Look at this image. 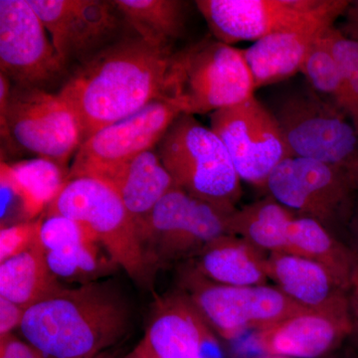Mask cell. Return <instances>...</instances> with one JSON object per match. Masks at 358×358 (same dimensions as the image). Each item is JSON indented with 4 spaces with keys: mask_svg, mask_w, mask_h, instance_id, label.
Listing matches in <instances>:
<instances>
[{
    "mask_svg": "<svg viewBox=\"0 0 358 358\" xmlns=\"http://www.w3.org/2000/svg\"><path fill=\"white\" fill-rule=\"evenodd\" d=\"M43 218L7 226L0 230V263L20 255L40 238Z\"/></svg>",
    "mask_w": 358,
    "mask_h": 358,
    "instance_id": "29",
    "label": "cell"
},
{
    "mask_svg": "<svg viewBox=\"0 0 358 358\" xmlns=\"http://www.w3.org/2000/svg\"><path fill=\"white\" fill-rule=\"evenodd\" d=\"M20 193L26 221L36 220L60 194L68 181L69 169L53 160L37 157L14 164L1 162Z\"/></svg>",
    "mask_w": 358,
    "mask_h": 358,
    "instance_id": "26",
    "label": "cell"
},
{
    "mask_svg": "<svg viewBox=\"0 0 358 358\" xmlns=\"http://www.w3.org/2000/svg\"><path fill=\"white\" fill-rule=\"evenodd\" d=\"M294 216L272 197H266L233 211L228 216V234L242 238L268 254H289L287 227Z\"/></svg>",
    "mask_w": 358,
    "mask_h": 358,
    "instance_id": "25",
    "label": "cell"
},
{
    "mask_svg": "<svg viewBox=\"0 0 358 358\" xmlns=\"http://www.w3.org/2000/svg\"><path fill=\"white\" fill-rule=\"evenodd\" d=\"M322 43L333 56L343 80L358 70V41L345 36L336 26L322 32Z\"/></svg>",
    "mask_w": 358,
    "mask_h": 358,
    "instance_id": "30",
    "label": "cell"
},
{
    "mask_svg": "<svg viewBox=\"0 0 358 358\" xmlns=\"http://www.w3.org/2000/svg\"><path fill=\"white\" fill-rule=\"evenodd\" d=\"M171 47L117 40L75 68L59 94L77 115L85 141L105 127L164 101Z\"/></svg>",
    "mask_w": 358,
    "mask_h": 358,
    "instance_id": "1",
    "label": "cell"
},
{
    "mask_svg": "<svg viewBox=\"0 0 358 358\" xmlns=\"http://www.w3.org/2000/svg\"><path fill=\"white\" fill-rule=\"evenodd\" d=\"M176 187L232 213L241 199V178L217 134L194 115L181 114L157 145Z\"/></svg>",
    "mask_w": 358,
    "mask_h": 358,
    "instance_id": "4",
    "label": "cell"
},
{
    "mask_svg": "<svg viewBox=\"0 0 358 358\" xmlns=\"http://www.w3.org/2000/svg\"><path fill=\"white\" fill-rule=\"evenodd\" d=\"M322 34L313 42L301 72L305 75L315 91L329 96V100L341 110L345 80L333 56L327 50L326 45L322 43L320 38Z\"/></svg>",
    "mask_w": 358,
    "mask_h": 358,
    "instance_id": "28",
    "label": "cell"
},
{
    "mask_svg": "<svg viewBox=\"0 0 358 358\" xmlns=\"http://www.w3.org/2000/svg\"><path fill=\"white\" fill-rule=\"evenodd\" d=\"M105 181L121 197L136 230L160 200L176 187L159 154L152 150L134 157Z\"/></svg>",
    "mask_w": 358,
    "mask_h": 358,
    "instance_id": "21",
    "label": "cell"
},
{
    "mask_svg": "<svg viewBox=\"0 0 358 358\" xmlns=\"http://www.w3.org/2000/svg\"><path fill=\"white\" fill-rule=\"evenodd\" d=\"M341 110L348 115L358 134V70L345 80Z\"/></svg>",
    "mask_w": 358,
    "mask_h": 358,
    "instance_id": "34",
    "label": "cell"
},
{
    "mask_svg": "<svg viewBox=\"0 0 358 358\" xmlns=\"http://www.w3.org/2000/svg\"><path fill=\"white\" fill-rule=\"evenodd\" d=\"M95 358H115V357L112 355V353L108 352L107 350V352L101 353L100 355H98V357Z\"/></svg>",
    "mask_w": 358,
    "mask_h": 358,
    "instance_id": "41",
    "label": "cell"
},
{
    "mask_svg": "<svg viewBox=\"0 0 358 358\" xmlns=\"http://www.w3.org/2000/svg\"><path fill=\"white\" fill-rule=\"evenodd\" d=\"M254 92L242 50L207 38L173 53L164 101L181 114H212L244 102Z\"/></svg>",
    "mask_w": 358,
    "mask_h": 358,
    "instance_id": "3",
    "label": "cell"
},
{
    "mask_svg": "<svg viewBox=\"0 0 358 358\" xmlns=\"http://www.w3.org/2000/svg\"><path fill=\"white\" fill-rule=\"evenodd\" d=\"M131 310L115 285L64 288L26 310L20 327L45 358H95L128 331Z\"/></svg>",
    "mask_w": 358,
    "mask_h": 358,
    "instance_id": "2",
    "label": "cell"
},
{
    "mask_svg": "<svg viewBox=\"0 0 358 358\" xmlns=\"http://www.w3.org/2000/svg\"><path fill=\"white\" fill-rule=\"evenodd\" d=\"M322 32L278 33L242 50L255 90L301 72L313 42Z\"/></svg>",
    "mask_w": 358,
    "mask_h": 358,
    "instance_id": "22",
    "label": "cell"
},
{
    "mask_svg": "<svg viewBox=\"0 0 358 358\" xmlns=\"http://www.w3.org/2000/svg\"><path fill=\"white\" fill-rule=\"evenodd\" d=\"M274 115L293 157L345 169L358 155L357 131L331 101L315 94L294 95Z\"/></svg>",
    "mask_w": 358,
    "mask_h": 358,
    "instance_id": "12",
    "label": "cell"
},
{
    "mask_svg": "<svg viewBox=\"0 0 358 358\" xmlns=\"http://www.w3.org/2000/svg\"><path fill=\"white\" fill-rule=\"evenodd\" d=\"M350 338L352 339V343L355 345L358 352V320H355L352 333L350 334Z\"/></svg>",
    "mask_w": 358,
    "mask_h": 358,
    "instance_id": "40",
    "label": "cell"
},
{
    "mask_svg": "<svg viewBox=\"0 0 358 358\" xmlns=\"http://www.w3.org/2000/svg\"><path fill=\"white\" fill-rule=\"evenodd\" d=\"M348 229H350V240H352L350 246L358 257V211L355 210L350 222L348 224Z\"/></svg>",
    "mask_w": 358,
    "mask_h": 358,
    "instance_id": "36",
    "label": "cell"
},
{
    "mask_svg": "<svg viewBox=\"0 0 358 358\" xmlns=\"http://www.w3.org/2000/svg\"><path fill=\"white\" fill-rule=\"evenodd\" d=\"M0 68L13 85L45 90L68 75L28 0L0 1Z\"/></svg>",
    "mask_w": 358,
    "mask_h": 358,
    "instance_id": "14",
    "label": "cell"
},
{
    "mask_svg": "<svg viewBox=\"0 0 358 358\" xmlns=\"http://www.w3.org/2000/svg\"><path fill=\"white\" fill-rule=\"evenodd\" d=\"M0 107L2 134L28 152L67 167L83 138L77 115L60 94L11 85L7 102Z\"/></svg>",
    "mask_w": 358,
    "mask_h": 358,
    "instance_id": "9",
    "label": "cell"
},
{
    "mask_svg": "<svg viewBox=\"0 0 358 358\" xmlns=\"http://www.w3.org/2000/svg\"><path fill=\"white\" fill-rule=\"evenodd\" d=\"M143 341L155 358H220L211 327L181 291L157 301Z\"/></svg>",
    "mask_w": 358,
    "mask_h": 358,
    "instance_id": "16",
    "label": "cell"
},
{
    "mask_svg": "<svg viewBox=\"0 0 358 358\" xmlns=\"http://www.w3.org/2000/svg\"><path fill=\"white\" fill-rule=\"evenodd\" d=\"M40 237L47 263L59 281L98 282L117 267L91 231L73 219L45 216Z\"/></svg>",
    "mask_w": 358,
    "mask_h": 358,
    "instance_id": "18",
    "label": "cell"
},
{
    "mask_svg": "<svg viewBox=\"0 0 358 358\" xmlns=\"http://www.w3.org/2000/svg\"><path fill=\"white\" fill-rule=\"evenodd\" d=\"M350 303L353 319L358 320V272L353 280L352 289H350Z\"/></svg>",
    "mask_w": 358,
    "mask_h": 358,
    "instance_id": "37",
    "label": "cell"
},
{
    "mask_svg": "<svg viewBox=\"0 0 358 358\" xmlns=\"http://www.w3.org/2000/svg\"><path fill=\"white\" fill-rule=\"evenodd\" d=\"M64 288L47 263L41 237L20 255L0 263V296L29 308Z\"/></svg>",
    "mask_w": 358,
    "mask_h": 358,
    "instance_id": "24",
    "label": "cell"
},
{
    "mask_svg": "<svg viewBox=\"0 0 358 358\" xmlns=\"http://www.w3.org/2000/svg\"><path fill=\"white\" fill-rule=\"evenodd\" d=\"M289 254L315 261L350 292L358 272V257L350 245L313 219L294 216L287 227Z\"/></svg>",
    "mask_w": 358,
    "mask_h": 358,
    "instance_id": "23",
    "label": "cell"
},
{
    "mask_svg": "<svg viewBox=\"0 0 358 358\" xmlns=\"http://www.w3.org/2000/svg\"><path fill=\"white\" fill-rule=\"evenodd\" d=\"M52 215L82 224L129 278L141 286L152 285L154 268L143 253L133 219L110 183L91 176L69 179L47 208L45 216Z\"/></svg>",
    "mask_w": 358,
    "mask_h": 358,
    "instance_id": "5",
    "label": "cell"
},
{
    "mask_svg": "<svg viewBox=\"0 0 358 358\" xmlns=\"http://www.w3.org/2000/svg\"><path fill=\"white\" fill-rule=\"evenodd\" d=\"M214 38L231 45L268 35L322 32L334 26L348 0H197Z\"/></svg>",
    "mask_w": 358,
    "mask_h": 358,
    "instance_id": "6",
    "label": "cell"
},
{
    "mask_svg": "<svg viewBox=\"0 0 358 358\" xmlns=\"http://www.w3.org/2000/svg\"><path fill=\"white\" fill-rule=\"evenodd\" d=\"M264 268L268 281L301 307L319 312L352 310L350 292L315 261L292 254L268 253Z\"/></svg>",
    "mask_w": 358,
    "mask_h": 358,
    "instance_id": "19",
    "label": "cell"
},
{
    "mask_svg": "<svg viewBox=\"0 0 358 358\" xmlns=\"http://www.w3.org/2000/svg\"><path fill=\"white\" fill-rule=\"evenodd\" d=\"M27 308L0 296V338L13 334L20 327Z\"/></svg>",
    "mask_w": 358,
    "mask_h": 358,
    "instance_id": "32",
    "label": "cell"
},
{
    "mask_svg": "<svg viewBox=\"0 0 358 358\" xmlns=\"http://www.w3.org/2000/svg\"><path fill=\"white\" fill-rule=\"evenodd\" d=\"M0 192H1V228L6 227L9 219L20 216L23 222L25 218L24 205L13 181L4 169H0Z\"/></svg>",
    "mask_w": 358,
    "mask_h": 358,
    "instance_id": "31",
    "label": "cell"
},
{
    "mask_svg": "<svg viewBox=\"0 0 358 358\" xmlns=\"http://www.w3.org/2000/svg\"><path fill=\"white\" fill-rule=\"evenodd\" d=\"M0 358H45L27 341H20L13 334L0 338Z\"/></svg>",
    "mask_w": 358,
    "mask_h": 358,
    "instance_id": "33",
    "label": "cell"
},
{
    "mask_svg": "<svg viewBox=\"0 0 358 358\" xmlns=\"http://www.w3.org/2000/svg\"><path fill=\"white\" fill-rule=\"evenodd\" d=\"M180 115L171 103L155 101L136 114L100 129L78 148L68 180L81 176L106 180L134 157L157 147Z\"/></svg>",
    "mask_w": 358,
    "mask_h": 358,
    "instance_id": "13",
    "label": "cell"
},
{
    "mask_svg": "<svg viewBox=\"0 0 358 358\" xmlns=\"http://www.w3.org/2000/svg\"><path fill=\"white\" fill-rule=\"evenodd\" d=\"M138 37L159 47H171L185 30V3L179 0L113 1Z\"/></svg>",
    "mask_w": 358,
    "mask_h": 358,
    "instance_id": "27",
    "label": "cell"
},
{
    "mask_svg": "<svg viewBox=\"0 0 358 358\" xmlns=\"http://www.w3.org/2000/svg\"><path fill=\"white\" fill-rule=\"evenodd\" d=\"M126 358H138V352H136V348Z\"/></svg>",
    "mask_w": 358,
    "mask_h": 358,
    "instance_id": "42",
    "label": "cell"
},
{
    "mask_svg": "<svg viewBox=\"0 0 358 358\" xmlns=\"http://www.w3.org/2000/svg\"><path fill=\"white\" fill-rule=\"evenodd\" d=\"M345 171L353 188H355V192H358V155L350 164L345 166Z\"/></svg>",
    "mask_w": 358,
    "mask_h": 358,
    "instance_id": "38",
    "label": "cell"
},
{
    "mask_svg": "<svg viewBox=\"0 0 358 358\" xmlns=\"http://www.w3.org/2000/svg\"><path fill=\"white\" fill-rule=\"evenodd\" d=\"M265 252L246 240L225 234L216 238L189 260V265L209 281L226 286L268 285Z\"/></svg>",
    "mask_w": 358,
    "mask_h": 358,
    "instance_id": "20",
    "label": "cell"
},
{
    "mask_svg": "<svg viewBox=\"0 0 358 358\" xmlns=\"http://www.w3.org/2000/svg\"><path fill=\"white\" fill-rule=\"evenodd\" d=\"M343 22L338 28L345 36L358 41V0L350 1L343 14Z\"/></svg>",
    "mask_w": 358,
    "mask_h": 358,
    "instance_id": "35",
    "label": "cell"
},
{
    "mask_svg": "<svg viewBox=\"0 0 358 358\" xmlns=\"http://www.w3.org/2000/svg\"><path fill=\"white\" fill-rule=\"evenodd\" d=\"M270 196L300 217L313 219L333 232L350 222L355 194L345 169L317 160L289 157L268 176Z\"/></svg>",
    "mask_w": 358,
    "mask_h": 358,
    "instance_id": "10",
    "label": "cell"
},
{
    "mask_svg": "<svg viewBox=\"0 0 358 358\" xmlns=\"http://www.w3.org/2000/svg\"><path fill=\"white\" fill-rule=\"evenodd\" d=\"M183 294L192 301L213 331L225 339H234L248 329H267L307 312L277 287H234L209 281L189 265L179 279Z\"/></svg>",
    "mask_w": 358,
    "mask_h": 358,
    "instance_id": "7",
    "label": "cell"
},
{
    "mask_svg": "<svg viewBox=\"0 0 358 358\" xmlns=\"http://www.w3.org/2000/svg\"><path fill=\"white\" fill-rule=\"evenodd\" d=\"M353 324L352 310H307L257 331L254 341L270 357L320 358L350 338Z\"/></svg>",
    "mask_w": 358,
    "mask_h": 358,
    "instance_id": "17",
    "label": "cell"
},
{
    "mask_svg": "<svg viewBox=\"0 0 358 358\" xmlns=\"http://www.w3.org/2000/svg\"><path fill=\"white\" fill-rule=\"evenodd\" d=\"M136 350L138 352V358H155L143 341L136 346Z\"/></svg>",
    "mask_w": 358,
    "mask_h": 358,
    "instance_id": "39",
    "label": "cell"
},
{
    "mask_svg": "<svg viewBox=\"0 0 358 358\" xmlns=\"http://www.w3.org/2000/svg\"><path fill=\"white\" fill-rule=\"evenodd\" d=\"M267 358H286V357H267Z\"/></svg>",
    "mask_w": 358,
    "mask_h": 358,
    "instance_id": "43",
    "label": "cell"
},
{
    "mask_svg": "<svg viewBox=\"0 0 358 358\" xmlns=\"http://www.w3.org/2000/svg\"><path fill=\"white\" fill-rule=\"evenodd\" d=\"M210 129L227 148L241 180L265 188L268 176L292 157L275 115L255 96L210 115Z\"/></svg>",
    "mask_w": 358,
    "mask_h": 358,
    "instance_id": "11",
    "label": "cell"
},
{
    "mask_svg": "<svg viewBox=\"0 0 358 358\" xmlns=\"http://www.w3.org/2000/svg\"><path fill=\"white\" fill-rule=\"evenodd\" d=\"M50 34L61 63L68 70L117 42L122 14L103 0H28Z\"/></svg>",
    "mask_w": 358,
    "mask_h": 358,
    "instance_id": "15",
    "label": "cell"
},
{
    "mask_svg": "<svg viewBox=\"0 0 358 358\" xmlns=\"http://www.w3.org/2000/svg\"><path fill=\"white\" fill-rule=\"evenodd\" d=\"M231 213L173 187L138 227L150 267L192 260L216 238L228 234Z\"/></svg>",
    "mask_w": 358,
    "mask_h": 358,
    "instance_id": "8",
    "label": "cell"
}]
</instances>
